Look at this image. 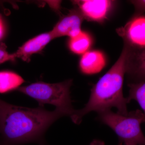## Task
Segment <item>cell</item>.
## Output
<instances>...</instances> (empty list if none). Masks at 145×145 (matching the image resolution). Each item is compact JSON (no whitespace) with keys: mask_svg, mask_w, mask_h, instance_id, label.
<instances>
[{"mask_svg":"<svg viewBox=\"0 0 145 145\" xmlns=\"http://www.w3.org/2000/svg\"><path fill=\"white\" fill-rule=\"evenodd\" d=\"M64 116L68 114L60 110L18 106L0 99V145L40 143L47 130Z\"/></svg>","mask_w":145,"mask_h":145,"instance_id":"6da1fadb","label":"cell"},{"mask_svg":"<svg viewBox=\"0 0 145 145\" xmlns=\"http://www.w3.org/2000/svg\"><path fill=\"white\" fill-rule=\"evenodd\" d=\"M129 48L125 45L120 57L112 67L93 86L90 97L84 107L75 110L70 118L74 123L80 125L84 116L92 111L96 112L117 109V113L126 115L128 104L123 91L125 74L130 70Z\"/></svg>","mask_w":145,"mask_h":145,"instance_id":"7a4b0ae2","label":"cell"},{"mask_svg":"<svg viewBox=\"0 0 145 145\" xmlns=\"http://www.w3.org/2000/svg\"><path fill=\"white\" fill-rule=\"evenodd\" d=\"M72 84L71 79L54 84L39 82L20 87L16 91L36 100L40 107H43L45 104L52 105L55 109L67 112L70 118L75 110L70 94Z\"/></svg>","mask_w":145,"mask_h":145,"instance_id":"3957f363","label":"cell"},{"mask_svg":"<svg viewBox=\"0 0 145 145\" xmlns=\"http://www.w3.org/2000/svg\"><path fill=\"white\" fill-rule=\"evenodd\" d=\"M99 120L111 129L119 137V142H132L145 145V138L141 125L144 122V112L136 110L129 112L126 115L114 112L111 109L97 112Z\"/></svg>","mask_w":145,"mask_h":145,"instance_id":"277c9868","label":"cell"},{"mask_svg":"<svg viewBox=\"0 0 145 145\" xmlns=\"http://www.w3.org/2000/svg\"><path fill=\"white\" fill-rule=\"evenodd\" d=\"M84 18L79 9H73L64 16L50 31L52 39L62 36L73 38L80 33Z\"/></svg>","mask_w":145,"mask_h":145,"instance_id":"5b68a950","label":"cell"},{"mask_svg":"<svg viewBox=\"0 0 145 145\" xmlns=\"http://www.w3.org/2000/svg\"><path fill=\"white\" fill-rule=\"evenodd\" d=\"M118 34L128 44L139 48L145 45V18L143 16L135 18L124 27L118 29Z\"/></svg>","mask_w":145,"mask_h":145,"instance_id":"8992f818","label":"cell"},{"mask_svg":"<svg viewBox=\"0 0 145 145\" xmlns=\"http://www.w3.org/2000/svg\"><path fill=\"white\" fill-rule=\"evenodd\" d=\"M78 5L84 18L89 20L101 22L106 18L112 1L107 0H83L73 2Z\"/></svg>","mask_w":145,"mask_h":145,"instance_id":"52a82bcc","label":"cell"},{"mask_svg":"<svg viewBox=\"0 0 145 145\" xmlns=\"http://www.w3.org/2000/svg\"><path fill=\"white\" fill-rule=\"evenodd\" d=\"M53 40L50 32L43 33L25 42L14 53L15 58L29 62L32 54L39 53Z\"/></svg>","mask_w":145,"mask_h":145,"instance_id":"ba28073f","label":"cell"},{"mask_svg":"<svg viewBox=\"0 0 145 145\" xmlns=\"http://www.w3.org/2000/svg\"><path fill=\"white\" fill-rule=\"evenodd\" d=\"M106 60L103 54L99 50H92L83 54L80 61L81 71L88 75L101 72L105 67Z\"/></svg>","mask_w":145,"mask_h":145,"instance_id":"9c48e42d","label":"cell"},{"mask_svg":"<svg viewBox=\"0 0 145 145\" xmlns=\"http://www.w3.org/2000/svg\"><path fill=\"white\" fill-rule=\"evenodd\" d=\"M24 82L23 78L16 72L0 71V93L16 90Z\"/></svg>","mask_w":145,"mask_h":145,"instance_id":"30bf717a","label":"cell"},{"mask_svg":"<svg viewBox=\"0 0 145 145\" xmlns=\"http://www.w3.org/2000/svg\"><path fill=\"white\" fill-rule=\"evenodd\" d=\"M91 43L92 39L89 34L82 31L77 36L70 38L69 46L73 53L84 54L89 49Z\"/></svg>","mask_w":145,"mask_h":145,"instance_id":"8fae6325","label":"cell"},{"mask_svg":"<svg viewBox=\"0 0 145 145\" xmlns=\"http://www.w3.org/2000/svg\"><path fill=\"white\" fill-rule=\"evenodd\" d=\"M129 94L126 97L128 103L132 100L137 101L144 113L145 110V83L143 80L128 85Z\"/></svg>","mask_w":145,"mask_h":145,"instance_id":"7c38bea8","label":"cell"},{"mask_svg":"<svg viewBox=\"0 0 145 145\" xmlns=\"http://www.w3.org/2000/svg\"><path fill=\"white\" fill-rule=\"evenodd\" d=\"M7 46L4 43L0 44V64L15 59L14 53L10 54L7 51Z\"/></svg>","mask_w":145,"mask_h":145,"instance_id":"4fadbf2b","label":"cell"},{"mask_svg":"<svg viewBox=\"0 0 145 145\" xmlns=\"http://www.w3.org/2000/svg\"><path fill=\"white\" fill-rule=\"evenodd\" d=\"M5 32V27L2 18L0 15V40L2 39Z\"/></svg>","mask_w":145,"mask_h":145,"instance_id":"5bb4252c","label":"cell"},{"mask_svg":"<svg viewBox=\"0 0 145 145\" xmlns=\"http://www.w3.org/2000/svg\"><path fill=\"white\" fill-rule=\"evenodd\" d=\"M89 145H105V144L102 140L95 139L90 143Z\"/></svg>","mask_w":145,"mask_h":145,"instance_id":"9a60e30c","label":"cell"},{"mask_svg":"<svg viewBox=\"0 0 145 145\" xmlns=\"http://www.w3.org/2000/svg\"><path fill=\"white\" fill-rule=\"evenodd\" d=\"M123 144L124 145H137L134 143L132 142H125Z\"/></svg>","mask_w":145,"mask_h":145,"instance_id":"2e32d148","label":"cell"},{"mask_svg":"<svg viewBox=\"0 0 145 145\" xmlns=\"http://www.w3.org/2000/svg\"><path fill=\"white\" fill-rule=\"evenodd\" d=\"M123 143L122 142H119V144H118V145H123Z\"/></svg>","mask_w":145,"mask_h":145,"instance_id":"e0dca14e","label":"cell"},{"mask_svg":"<svg viewBox=\"0 0 145 145\" xmlns=\"http://www.w3.org/2000/svg\"></svg>","mask_w":145,"mask_h":145,"instance_id":"ac0fdd59","label":"cell"}]
</instances>
